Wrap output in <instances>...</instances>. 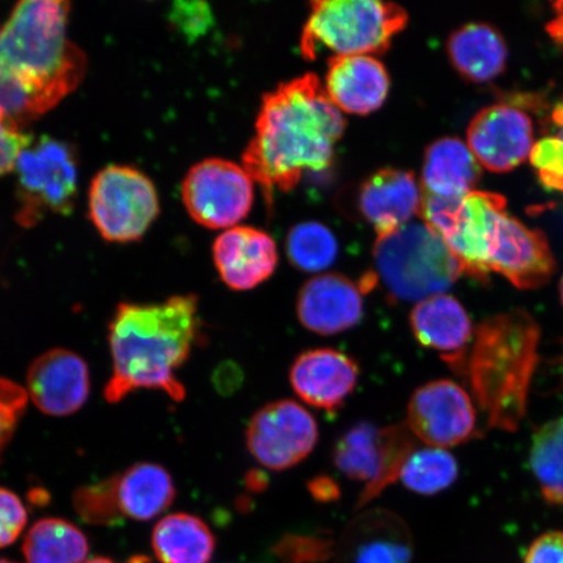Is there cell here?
<instances>
[{
  "label": "cell",
  "instance_id": "23",
  "mask_svg": "<svg viewBox=\"0 0 563 563\" xmlns=\"http://www.w3.org/2000/svg\"><path fill=\"white\" fill-rule=\"evenodd\" d=\"M408 320L415 340L422 347L440 352L449 367L466 354L468 343L474 341L475 330L466 309L446 294L419 301Z\"/></svg>",
  "mask_w": 563,
  "mask_h": 563
},
{
  "label": "cell",
  "instance_id": "24",
  "mask_svg": "<svg viewBox=\"0 0 563 563\" xmlns=\"http://www.w3.org/2000/svg\"><path fill=\"white\" fill-rule=\"evenodd\" d=\"M481 178L482 165L462 140L442 137L428 146L421 170L424 196L461 199L475 191Z\"/></svg>",
  "mask_w": 563,
  "mask_h": 563
},
{
  "label": "cell",
  "instance_id": "45",
  "mask_svg": "<svg viewBox=\"0 0 563 563\" xmlns=\"http://www.w3.org/2000/svg\"><path fill=\"white\" fill-rule=\"evenodd\" d=\"M0 563H16V562L5 560V559H0Z\"/></svg>",
  "mask_w": 563,
  "mask_h": 563
},
{
  "label": "cell",
  "instance_id": "33",
  "mask_svg": "<svg viewBox=\"0 0 563 563\" xmlns=\"http://www.w3.org/2000/svg\"><path fill=\"white\" fill-rule=\"evenodd\" d=\"M336 543L321 533H286L272 552L284 563H323L335 555Z\"/></svg>",
  "mask_w": 563,
  "mask_h": 563
},
{
  "label": "cell",
  "instance_id": "5",
  "mask_svg": "<svg viewBox=\"0 0 563 563\" xmlns=\"http://www.w3.org/2000/svg\"><path fill=\"white\" fill-rule=\"evenodd\" d=\"M375 277L394 301H421L449 290L463 267L438 231L410 222L378 236L373 250Z\"/></svg>",
  "mask_w": 563,
  "mask_h": 563
},
{
  "label": "cell",
  "instance_id": "20",
  "mask_svg": "<svg viewBox=\"0 0 563 563\" xmlns=\"http://www.w3.org/2000/svg\"><path fill=\"white\" fill-rule=\"evenodd\" d=\"M424 194L410 172L383 168L358 189L357 208L378 236L390 234L420 216Z\"/></svg>",
  "mask_w": 563,
  "mask_h": 563
},
{
  "label": "cell",
  "instance_id": "36",
  "mask_svg": "<svg viewBox=\"0 0 563 563\" xmlns=\"http://www.w3.org/2000/svg\"><path fill=\"white\" fill-rule=\"evenodd\" d=\"M30 141L23 131L0 122V176L15 170L20 153Z\"/></svg>",
  "mask_w": 563,
  "mask_h": 563
},
{
  "label": "cell",
  "instance_id": "27",
  "mask_svg": "<svg viewBox=\"0 0 563 563\" xmlns=\"http://www.w3.org/2000/svg\"><path fill=\"white\" fill-rule=\"evenodd\" d=\"M152 548L161 563H209L216 552V538L201 518L176 512L154 527Z\"/></svg>",
  "mask_w": 563,
  "mask_h": 563
},
{
  "label": "cell",
  "instance_id": "8",
  "mask_svg": "<svg viewBox=\"0 0 563 563\" xmlns=\"http://www.w3.org/2000/svg\"><path fill=\"white\" fill-rule=\"evenodd\" d=\"M415 449V435L400 424L379 428L369 421H358L338 438L334 466L350 481L365 484L356 509L364 508L399 481Z\"/></svg>",
  "mask_w": 563,
  "mask_h": 563
},
{
  "label": "cell",
  "instance_id": "35",
  "mask_svg": "<svg viewBox=\"0 0 563 563\" xmlns=\"http://www.w3.org/2000/svg\"><path fill=\"white\" fill-rule=\"evenodd\" d=\"M27 523V511L15 493L0 487V549L15 543Z\"/></svg>",
  "mask_w": 563,
  "mask_h": 563
},
{
  "label": "cell",
  "instance_id": "7",
  "mask_svg": "<svg viewBox=\"0 0 563 563\" xmlns=\"http://www.w3.org/2000/svg\"><path fill=\"white\" fill-rule=\"evenodd\" d=\"M504 211L506 200L503 196L474 191L461 199L424 196L420 217L439 232L460 260L463 273L487 280L493 236Z\"/></svg>",
  "mask_w": 563,
  "mask_h": 563
},
{
  "label": "cell",
  "instance_id": "32",
  "mask_svg": "<svg viewBox=\"0 0 563 563\" xmlns=\"http://www.w3.org/2000/svg\"><path fill=\"white\" fill-rule=\"evenodd\" d=\"M73 504L77 516L89 525L115 526L123 519L117 503L115 476L77 489Z\"/></svg>",
  "mask_w": 563,
  "mask_h": 563
},
{
  "label": "cell",
  "instance_id": "22",
  "mask_svg": "<svg viewBox=\"0 0 563 563\" xmlns=\"http://www.w3.org/2000/svg\"><path fill=\"white\" fill-rule=\"evenodd\" d=\"M323 87L336 109L347 114L368 115L386 101L390 77L375 56H335L329 59Z\"/></svg>",
  "mask_w": 563,
  "mask_h": 563
},
{
  "label": "cell",
  "instance_id": "15",
  "mask_svg": "<svg viewBox=\"0 0 563 563\" xmlns=\"http://www.w3.org/2000/svg\"><path fill=\"white\" fill-rule=\"evenodd\" d=\"M488 271L501 274L520 290H534L552 278L555 262L543 232L504 211L493 236Z\"/></svg>",
  "mask_w": 563,
  "mask_h": 563
},
{
  "label": "cell",
  "instance_id": "29",
  "mask_svg": "<svg viewBox=\"0 0 563 563\" xmlns=\"http://www.w3.org/2000/svg\"><path fill=\"white\" fill-rule=\"evenodd\" d=\"M530 463L545 501L563 505V417L534 432Z\"/></svg>",
  "mask_w": 563,
  "mask_h": 563
},
{
  "label": "cell",
  "instance_id": "25",
  "mask_svg": "<svg viewBox=\"0 0 563 563\" xmlns=\"http://www.w3.org/2000/svg\"><path fill=\"white\" fill-rule=\"evenodd\" d=\"M117 503L122 516L150 522L174 503L173 477L159 464L141 462L115 475Z\"/></svg>",
  "mask_w": 563,
  "mask_h": 563
},
{
  "label": "cell",
  "instance_id": "38",
  "mask_svg": "<svg viewBox=\"0 0 563 563\" xmlns=\"http://www.w3.org/2000/svg\"><path fill=\"white\" fill-rule=\"evenodd\" d=\"M308 490L316 501L333 503L341 496L338 484L329 476H317L308 484Z\"/></svg>",
  "mask_w": 563,
  "mask_h": 563
},
{
  "label": "cell",
  "instance_id": "26",
  "mask_svg": "<svg viewBox=\"0 0 563 563\" xmlns=\"http://www.w3.org/2000/svg\"><path fill=\"white\" fill-rule=\"evenodd\" d=\"M449 58L464 79L484 84L495 80L508 63L503 35L488 24L473 23L450 35Z\"/></svg>",
  "mask_w": 563,
  "mask_h": 563
},
{
  "label": "cell",
  "instance_id": "2",
  "mask_svg": "<svg viewBox=\"0 0 563 563\" xmlns=\"http://www.w3.org/2000/svg\"><path fill=\"white\" fill-rule=\"evenodd\" d=\"M344 129L342 111L314 74L280 84L263 98L243 167L271 202L274 194L291 191L306 174L328 170Z\"/></svg>",
  "mask_w": 563,
  "mask_h": 563
},
{
  "label": "cell",
  "instance_id": "19",
  "mask_svg": "<svg viewBox=\"0 0 563 563\" xmlns=\"http://www.w3.org/2000/svg\"><path fill=\"white\" fill-rule=\"evenodd\" d=\"M413 541L402 518L389 510L358 514L335 548L336 563H411Z\"/></svg>",
  "mask_w": 563,
  "mask_h": 563
},
{
  "label": "cell",
  "instance_id": "17",
  "mask_svg": "<svg viewBox=\"0 0 563 563\" xmlns=\"http://www.w3.org/2000/svg\"><path fill=\"white\" fill-rule=\"evenodd\" d=\"M288 377L302 402L317 410L335 412L355 391L361 367L344 352L312 349L295 358Z\"/></svg>",
  "mask_w": 563,
  "mask_h": 563
},
{
  "label": "cell",
  "instance_id": "3",
  "mask_svg": "<svg viewBox=\"0 0 563 563\" xmlns=\"http://www.w3.org/2000/svg\"><path fill=\"white\" fill-rule=\"evenodd\" d=\"M201 321L195 295H179L157 305H119L109 325L111 377L104 387L109 404L133 391L159 390L180 402L186 387L178 371L199 340Z\"/></svg>",
  "mask_w": 563,
  "mask_h": 563
},
{
  "label": "cell",
  "instance_id": "31",
  "mask_svg": "<svg viewBox=\"0 0 563 563\" xmlns=\"http://www.w3.org/2000/svg\"><path fill=\"white\" fill-rule=\"evenodd\" d=\"M286 250L297 269L317 273L333 265L338 256V242L333 232L323 224L305 222L290 231Z\"/></svg>",
  "mask_w": 563,
  "mask_h": 563
},
{
  "label": "cell",
  "instance_id": "40",
  "mask_svg": "<svg viewBox=\"0 0 563 563\" xmlns=\"http://www.w3.org/2000/svg\"><path fill=\"white\" fill-rule=\"evenodd\" d=\"M246 484H249L250 489L252 490H263L266 488L267 485V478L264 476L263 473H251L249 477H246Z\"/></svg>",
  "mask_w": 563,
  "mask_h": 563
},
{
  "label": "cell",
  "instance_id": "10",
  "mask_svg": "<svg viewBox=\"0 0 563 563\" xmlns=\"http://www.w3.org/2000/svg\"><path fill=\"white\" fill-rule=\"evenodd\" d=\"M89 214L106 241L136 242L159 214L156 187L136 168L104 167L90 185Z\"/></svg>",
  "mask_w": 563,
  "mask_h": 563
},
{
  "label": "cell",
  "instance_id": "9",
  "mask_svg": "<svg viewBox=\"0 0 563 563\" xmlns=\"http://www.w3.org/2000/svg\"><path fill=\"white\" fill-rule=\"evenodd\" d=\"M16 220L32 228L48 213L68 214L77 195V162L73 147L62 141L31 140L16 161Z\"/></svg>",
  "mask_w": 563,
  "mask_h": 563
},
{
  "label": "cell",
  "instance_id": "4",
  "mask_svg": "<svg viewBox=\"0 0 563 563\" xmlns=\"http://www.w3.org/2000/svg\"><path fill=\"white\" fill-rule=\"evenodd\" d=\"M540 327L520 309L485 320L474 341L450 368L467 379L489 428L516 432L527 412L539 363Z\"/></svg>",
  "mask_w": 563,
  "mask_h": 563
},
{
  "label": "cell",
  "instance_id": "41",
  "mask_svg": "<svg viewBox=\"0 0 563 563\" xmlns=\"http://www.w3.org/2000/svg\"><path fill=\"white\" fill-rule=\"evenodd\" d=\"M552 122L559 132V137L563 139V98L554 106L552 112Z\"/></svg>",
  "mask_w": 563,
  "mask_h": 563
},
{
  "label": "cell",
  "instance_id": "14",
  "mask_svg": "<svg viewBox=\"0 0 563 563\" xmlns=\"http://www.w3.org/2000/svg\"><path fill=\"white\" fill-rule=\"evenodd\" d=\"M467 145L483 167L493 173L511 172L530 157L533 123L516 104H492L471 121Z\"/></svg>",
  "mask_w": 563,
  "mask_h": 563
},
{
  "label": "cell",
  "instance_id": "11",
  "mask_svg": "<svg viewBox=\"0 0 563 563\" xmlns=\"http://www.w3.org/2000/svg\"><path fill=\"white\" fill-rule=\"evenodd\" d=\"M181 197L188 214L201 227L232 229L249 216L255 189L243 166L209 158L189 170L183 181Z\"/></svg>",
  "mask_w": 563,
  "mask_h": 563
},
{
  "label": "cell",
  "instance_id": "42",
  "mask_svg": "<svg viewBox=\"0 0 563 563\" xmlns=\"http://www.w3.org/2000/svg\"><path fill=\"white\" fill-rule=\"evenodd\" d=\"M86 563H115L114 561H111L109 559L104 558H96L87 561Z\"/></svg>",
  "mask_w": 563,
  "mask_h": 563
},
{
  "label": "cell",
  "instance_id": "21",
  "mask_svg": "<svg viewBox=\"0 0 563 563\" xmlns=\"http://www.w3.org/2000/svg\"><path fill=\"white\" fill-rule=\"evenodd\" d=\"M213 258L221 279L231 290L249 291L272 277L277 267L278 252L266 232L232 228L217 238Z\"/></svg>",
  "mask_w": 563,
  "mask_h": 563
},
{
  "label": "cell",
  "instance_id": "43",
  "mask_svg": "<svg viewBox=\"0 0 563 563\" xmlns=\"http://www.w3.org/2000/svg\"><path fill=\"white\" fill-rule=\"evenodd\" d=\"M560 295H561V301H562V306H563V277H562L561 284H560Z\"/></svg>",
  "mask_w": 563,
  "mask_h": 563
},
{
  "label": "cell",
  "instance_id": "37",
  "mask_svg": "<svg viewBox=\"0 0 563 563\" xmlns=\"http://www.w3.org/2000/svg\"><path fill=\"white\" fill-rule=\"evenodd\" d=\"M525 563H563V532L541 534L528 548Z\"/></svg>",
  "mask_w": 563,
  "mask_h": 563
},
{
  "label": "cell",
  "instance_id": "34",
  "mask_svg": "<svg viewBox=\"0 0 563 563\" xmlns=\"http://www.w3.org/2000/svg\"><path fill=\"white\" fill-rule=\"evenodd\" d=\"M530 159L545 187L563 191V139L549 136L538 141Z\"/></svg>",
  "mask_w": 563,
  "mask_h": 563
},
{
  "label": "cell",
  "instance_id": "6",
  "mask_svg": "<svg viewBox=\"0 0 563 563\" xmlns=\"http://www.w3.org/2000/svg\"><path fill=\"white\" fill-rule=\"evenodd\" d=\"M407 12L378 0H321L311 3L300 40L301 55L316 60L335 56L383 54L405 30Z\"/></svg>",
  "mask_w": 563,
  "mask_h": 563
},
{
  "label": "cell",
  "instance_id": "12",
  "mask_svg": "<svg viewBox=\"0 0 563 563\" xmlns=\"http://www.w3.org/2000/svg\"><path fill=\"white\" fill-rule=\"evenodd\" d=\"M319 426L307 408L291 399L267 404L253 415L245 432L246 449L263 467L290 470L311 454Z\"/></svg>",
  "mask_w": 563,
  "mask_h": 563
},
{
  "label": "cell",
  "instance_id": "39",
  "mask_svg": "<svg viewBox=\"0 0 563 563\" xmlns=\"http://www.w3.org/2000/svg\"><path fill=\"white\" fill-rule=\"evenodd\" d=\"M554 19L547 25V31L554 42L563 45V0L553 4Z\"/></svg>",
  "mask_w": 563,
  "mask_h": 563
},
{
  "label": "cell",
  "instance_id": "44",
  "mask_svg": "<svg viewBox=\"0 0 563 563\" xmlns=\"http://www.w3.org/2000/svg\"><path fill=\"white\" fill-rule=\"evenodd\" d=\"M145 562H146L145 559L135 558V559H133V562H130V563H145Z\"/></svg>",
  "mask_w": 563,
  "mask_h": 563
},
{
  "label": "cell",
  "instance_id": "30",
  "mask_svg": "<svg viewBox=\"0 0 563 563\" xmlns=\"http://www.w3.org/2000/svg\"><path fill=\"white\" fill-rule=\"evenodd\" d=\"M460 467L445 449H415L408 456L399 481L408 490L422 496L439 495L456 482Z\"/></svg>",
  "mask_w": 563,
  "mask_h": 563
},
{
  "label": "cell",
  "instance_id": "1",
  "mask_svg": "<svg viewBox=\"0 0 563 563\" xmlns=\"http://www.w3.org/2000/svg\"><path fill=\"white\" fill-rule=\"evenodd\" d=\"M69 10L25 0L0 26V122L23 131L80 86L87 58L68 38Z\"/></svg>",
  "mask_w": 563,
  "mask_h": 563
},
{
  "label": "cell",
  "instance_id": "13",
  "mask_svg": "<svg viewBox=\"0 0 563 563\" xmlns=\"http://www.w3.org/2000/svg\"><path fill=\"white\" fill-rule=\"evenodd\" d=\"M407 427L432 448H452L474 438L476 410L470 394L452 379H434L415 390Z\"/></svg>",
  "mask_w": 563,
  "mask_h": 563
},
{
  "label": "cell",
  "instance_id": "46",
  "mask_svg": "<svg viewBox=\"0 0 563 563\" xmlns=\"http://www.w3.org/2000/svg\"><path fill=\"white\" fill-rule=\"evenodd\" d=\"M563 192V191H562Z\"/></svg>",
  "mask_w": 563,
  "mask_h": 563
},
{
  "label": "cell",
  "instance_id": "28",
  "mask_svg": "<svg viewBox=\"0 0 563 563\" xmlns=\"http://www.w3.org/2000/svg\"><path fill=\"white\" fill-rule=\"evenodd\" d=\"M26 563H86L89 543L79 527L60 518H44L26 533Z\"/></svg>",
  "mask_w": 563,
  "mask_h": 563
},
{
  "label": "cell",
  "instance_id": "18",
  "mask_svg": "<svg viewBox=\"0 0 563 563\" xmlns=\"http://www.w3.org/2000/svg\"><path fill=\"white\" fill-rule=\"evenodd\" d=\"M363 288L342 274L309 279L298 295L297 314L302 327L330 336L354 329L364 316Z\"/></svg>",
  "mask_w": 563,
  "mask_h": 563
},
{
  "label": "cell",
  "instance_id": "16",
  "mask_svg": "<svg viewBox=\"0 0 563 563\" xmlns=\"http://www.w3.org/2000/svg\"><path fill=\"white\" fill-rule=\"evenodd\" d=\"M26 391L47 417H69L87 404L90 375L86 361L66 349H52L35 357L26 372Z\"/></svg>",
  "mask_w": 563,
  "mask_h": 563
}]
</instances>
